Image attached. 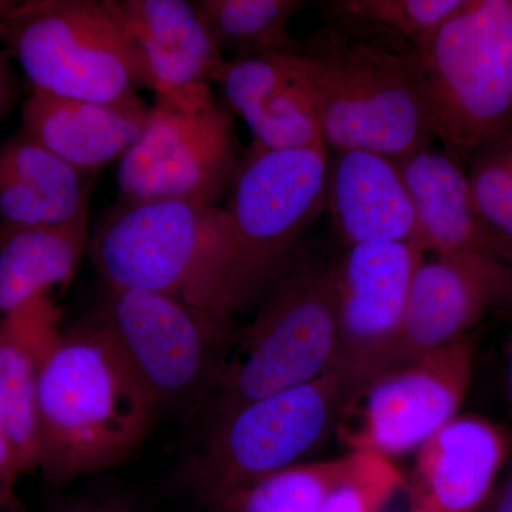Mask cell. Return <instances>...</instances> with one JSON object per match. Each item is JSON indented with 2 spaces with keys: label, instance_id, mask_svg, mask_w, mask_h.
Wrapping results in <instances>:
<instances>
[{
  "label": "cell",
  "instance_id": "6",
  "mask_svg": "<svg viewBox=\"0 0 512 512\" xmlns=\"http://www.w3.org/2000/svg\"><path fill=\"white\" fill-rule=\"evenodd\" d=\"M338 340L336 262L289 261L242 336L241 352L222 366L212 421L244 404L312 382L332 367Z\"/></svg>",
  "mask_w": 512,
  "mask_h": 512
},
{
  "label": "cell",
  "instance_id": "21",
  "mask_svg": "<svg viewBox=\"0 0 512 512\" xmlns=\"http://www.w3.org/2000/svg\"><path fill=\"white\" fill-rule=\"evenodd\" d=\"M46 353L8 319H0V434L10 474L39 464V367Z\"/></svg>",
  "mask_w": 512,
  "mask_h": 512
},
{
  "label": "cell",
  "instance_id": "4",
  "mask_svg": "<svg viewBox=\"0 0 512 512\" xmlns=\"http://www.w3.org/2000/svg\"><path fill=\"white\" fill-rule=\"evenodd\" d=\"M225 208L184 200L119 201L90 242L109 288L170 296L221 318L234 254Z\"/></svg>",
  "mask_w": 512,
  "mask_h": 512
},
{
  "label": "cell",
  "instance_id": "28",
  "mask_svg": "<svg viewBox=\"0 0 512 512\" xmlns=\"http://www.w3.org/2000/svg\"><path fill=\"white\" fill-rule=\"evenodd\" d=\"M59 225L46 202L0 168V227Z\"/></svg>",
  "mask_w": 512,
  "mask_h": 512
},
{
  "label": "cell",
  "instance_id": "13",
  "mask_svg": "<svg viewBox=\"0 0 512 512\" xmlns=\"http://www.w3.org/2000/svg\"><path fill=\"white\" fill-rule=\"evenodd\" d=\"M511 296L512 268L503 262L474 255L421 262L392 367L463 338L495 303L510 302Z\"/></svg>",
  "mask_w": 512,
  "mask_h": 512
},
{
  "label": "cell",
  "instance_id": "31",
  "mask_svg": "<svg viewBox=\"0 0 512 512\" xmlns=\"http://www.w3.org/2000/svg\"><path fill=\"white\" fill-rule=\"evenodd\" d=\"M0 473L12 476L10 474V451L2 434H0Z\"/></svg>",
  "mask_w": 512,
  "mask_h": 512
},
{
  "label": "cell",
  "instance_id": "33",
  "mask_svg": "<svg viewBox=\"0 0 512 512\" xmlns=\"http://www.w3.org/2000/svg\"><path fill=\"white\" fill-rule=\"evenodd\" d=\"M92 512H101V511H92Z\"/></svg>",
  "mask_w": 512,
  "mask_h": 512
},
{
  "label": "cell",
  "instance_id": "15",
  "mask_svg": "<svg viewBox=\"0 0 512 512\" xmlns=\"http://www.w3.org/2000/svg\"><path fill=\"white\" fill-rule=\"evenodd\" d=\"M292 52L225 60L212 83L220 87L227 109L245 121L255 146L272 151L326 148Z\"/></svg>",
  "mask_w": 512,
  "mask_h": 512
},
{
  "label": "cell",
  "instance_id": "1",
  "mask_svg": "<svg viewBox=\"0 0 512 512\" xmlns=\"http://www.w3.org/2000/svg\"><path fill=\"white\" fill-rule=\"evenodd\" d=\"M39 466L53 480L126 460L157 406L96 320L62 333L39 367Z\"/></svg>",
  "mask_w": 512,
  "mask_h": 512
},
{
  "label": "cell",
  "instance_id": "18",
  "mask_svg": "<svg viewBox=\"0 0 512 512\" xmlns=\"http://www.w3.org/2000/svg\"><path fill=\"white\" fill-rule=\"evenodd\" d=\"M150 107L134 97L116 103L64 99L32 89L22 131L84 173L121 160L146 126Z\"/></svg>",
  "mask_w": 512,
  "mask_h": 512
},
{
  "label": "cell",
  "instance_id": "17",
  "mask_svg": "<svg viewBox=\"0 0 512 512\" xmlns=\"http://www.w3.org/2000/svg\"><path fill=\"white\" fill-rule=\"evenodd\" d=\"M399 164L416 207L417 248L434 256H483L512 268V244L477 211L461 161L430 146Z\"/></svg>",
  "mask_w": 512,
  "mask_h": 512
},
{
  "label": "cell",
  "instance_id": "23",
  "mask_svg": "<svg viewBox=\"0 0 512 512\" xmlns=\"http://www.w3.org/2000/svg\"><path fill=\"white\" fill-rule=\"evenodd\" d=\"M359 450L336 460L298 464L272 474L218 504L221 512H320L332 491L355 470Z\"/></svg>",
  "mask_w": 512,
  "mask_h": 512
},
{
  "label": "cell",
  "instance_id": "9",
  "mask_svg": "<svg viewBox=\"0 0 512 512\" xmlns=\"http://www.w3.org/2000/svg\"><path fill=\"white\" fill-rule=\"evenodd\" d=\"M244 154L234 114L208 84L156 94L143 133L119 161V201L217 205L231 191Z\"/></svg>",
  "mask_w": 512,
  "mask_h": 512
},
{
  "label": "cell",
  "instance_id": "26",
  "mask_svg": "<svg viewBox=\"0 0 512 512\" xmlns=\"http://www.w3.org/2000/svg\"><path fill=\"white\" fill-rule=\"evenodd\" d=\"M320 512H412L410 483L386 457L359 450L355 470L332 491Z\"/></svg>",
  "mask_w": 512,
  "mask_h": 512
},
{
  "label": "cell",
  "instance_id": "30",
  "mask_svg": "<svg viewBox=\"0 0 512 512\" xmlns=\"http://www.w3.org/2000/svg\"><path fill=\"white\" fill-rule=\"evenodd\" d=\"M478 512H512V473L500 488L493 491Z\"/></svg>",
  "mask_w": 512,
  "mask_h": 512
},
{
  "label": "cell",
  "instance_id": "25",
  "mask_svg": "<svg viewBox=\"0 0 512 512\" xmlns=\"http://www.w3.org/2000/svg\"><path fill=\"white\" fill-rule=\"evenodd\" d=\"M0 168L45 201L59 224L90 210L93 174L67 163L23 131L0 147Z\"/></svg>",
  "mask_w": 512,
  "mask_h": 512
},
{
  "label": "cell",
  "instance_id": "24",
  "mask_svg": "<svg viewBox=\"0 0 512 512\" xmlns=\"http://www.w3.org/2000/svg\"><path fill=\"white\" fill-rule=\"evenodd\" d=\"M463 0H333L325 5L335 28L400 49L416 45L460 8Z\"/></svg>",
  "mask_w": 512,
  "mask_h": 512
},
{
  "label": "cell",
  "instance_id": "2",
  "mask_svg": "<svg viewBox=\"0 0 512 512\" xmlns=\"http://www.w3.org/2000/svg\"><path fill=\"white\" fill-rule=\"evenodd\" d=\"M328 151L367 150L396 161L433 146L406 49L325 28L292 52Z\"/></svg>",
  "mask_w": 512,
  "mask_h": 512
},
{
  "label": "cell",
  "instance_id": "20",
  "mask_svg": "<svg viewBox=\"0 0 512 512\" xmlns=\"http://www.w3.org/2000/svg\"><path fill=\"white\" fill-rule=\"evenodd\" d=\"M90 210L59 225L0 227V315L67 285L89 248Z\"/></svg>",
  "mask_w": 512,
  "mask_h": 512
},
{
  "label": "cell",
  "instance_id": "12",
  "mask_svg": "<svg viewBox=\"0 0 512 512\" xmlns=\"http://www.w3.org/2000/svg\"><path fill=\"white\" fill-rule=\"evenodd\" d=\"M476 333L386 370L367 387L355 450L400 456L426 443L458 416L470 387Z\"/></svg>",
  "mask_w": 512,
  "mask_h": 512
},
{
  "label": "cell",
  "instance_id": "19",
  "mask_svg": "<svg viewBox=\"0 0 512 512\" xmlns=\"http://www.w3.org/2000/svg\"><path fill=\"white\" fill-rule=\"evenodd\" d=\"M143 56L154 93L173 96L210 86L225 57L194 3L184 0H109Z\"/></svg>",
  "mask_w": 512,
  "mask_h": 512
},
{
  "label": "cell",
  "instance_id": "5",
  "mask_svg": "<svg viewBox=\"0 0 512 512\" xmlns=\"http://www.w3.org/2000/svg\"><path fill=\"white\" fill-rule=\"evenodd\" d=\"M0 42L40 92L96 103L154 92L109 0H0Z\"/></svg>",
  "mask_w": 512,
  "mask_h": 512
},
{
  "label": "cell",
  "instance_id": "29",
  "mask_svg": "<svg viewBox=\"0 0 512 512\" xmlns=\"http://www.w3.org/2000/svg\"><path fill=\"white\" fill-rule=\"evenodd\" d=\"M15 94V77H13L5 55L0 53V120L5 117V114L12 107Z\"/></svg>",
  "mask_w": 512,
  "mask_h": 512
},
{
  "label": "cell",
  "instance_id": "7",
  "mask_svg": "<svg viewBox=\"0 0 512 512\" xmlns=\"http://www.w3.org/2000/svg\"><path fill=\"white\" fill-rule=\"evenodd\" d=\"M328 161V148H245L225 208L235 241L222 315L254 308L291 261L303 232L326 210Z\"/></svg>",
  "mask_w": 512,
  "mask_h": 512
},
{
  "label": "cell",
  "instance_id": "3",
  "mask_svg": "<svg viewBox=\"0 0 512 512\" xmlns=\"http://www.w3.org/2000/svg\"><path fill=\"white\" fill-rule=\"evenodd\" d=\"M406 55L431 133L458 161L512 130V0H463Z\"/></svg>",
  "mask_w": 512,
  "mask_h": 512
},
{
  "label": "cell",
  "instance_id": "14",
  "mask_svg": "<svg viewBox=\"0 0 512 512\" xmlns=\"http://www.w3.org/2000/svg\"><path fill=\"white\" fill-rule=\"evenodd\" d=\"M417 450L412 512H478L493 494L510 439L494 421L468 414L448 421Z\"/></svg>",
  "mask_w": 512,
  "mask_h": 512
},
{
  "label": "cell",
  "instance_id": "11",
  "mask_svg": "<svg viewBox=\"0 0 512 512\" xmlns=\"http://www.w3.org/2000/svg\"><path fill=\"white\" fill-rule=\"evenodd\" d=\"M424 252L407 242L349 247L336 262L338 340L329 372L348 384L353 406L393 366L414 274Z\"/></svg>",
  "mask_w": 512,
  "mask_h": 512
},
{
  "label": "cell",
  "instance_id": "16",
  "mask_svg": "<svg viewBox=\"0 0 512 512\" xmlns=\"http://www.w3.org/2000/svg\"><path fill=\"white\" fill-rule=\"evenodd\" d=\"M346 247L416 245L417 215L399 161L367 150L329 153L326 210Z\"/></svg>",
  "mask_w": 512,
  "mask_h": 512
},
{
  "label": "cell",
  "instance_id": "22",
  "mask_svg": "<svg viewBox=\"0 0 512 512\" xmlns=\"http://www.w3.org/2000/svg\"><path fill=\"white\" fill-rule=\"evenodd\" d=\"M198 15L222 55L235 57L292 52L299 42L289 22L308 8L303 0H198Z\"/></svg>",
  "mask_w": 512,
  "mask_h": 512
},
{
  "label": "cell",
  "instance_id": "8",
  "mask_svg": "<svg viewBox=\"0 0 512 512\" xmlns=\"http://www.w3.org/2000/svg\"><path fill=\"white\" fill-rule=\"evenodd\" d=\"M353 407L335 372L244 404L212 421L191 468L192 483L217 507L232 494L298 466Z\"/></svg>",
  "mask_w": 512,
  "mask_h": 512
},
{
  "label": "cell",
  "instance_id": "10",
  "mask_svg": "<svg viewBox=\"0 0 512 512\" xmlns=\"http://www.w3.org/2000/svg\"><path fill=\"white\" fill-rule=\"evenodd\" d=\"M96 323L157 409L220 376L228 319L214 313L160 293L110 288Z\"/></svg>",
  "mask_w": 512,
  "mask_h": 512
},
{
  "label": "cell",
  "instance_id": "27",
  "mask_svg": "<svg viewBox=\"0 0 512 512\" xmlns=\"http://www.w3.org/2000/svg\"><path fill=\"white\" fill-rule=\"evenodd\" d=\"M471 197L485 222L512 244V130L467 161Z\"/></svg>",
  "mask_w": 512,
  "mask_h": 512
},
{
  "label": "cell",
  "instance_id": "32",
  "mask_svg": "<svg viewBox=\"0 0 512 512\" xmlns=\"http://www.w3.org/2000/svg\"><path fill=\"white\" fill-rule=\"evenodd\" d=\"M512 305V296L511 301ZM507 389H508V399H510L511 409H512V333L510 338V343H508V352H507Z\"/></svg>",
  "mask_w": 512,
  "mask_h": 512
}]
</instances>
